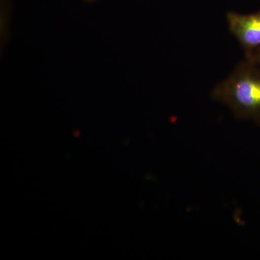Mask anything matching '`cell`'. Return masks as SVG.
I'll return each mask as SVG.
<instances>
[{
  "mask_svg": "<svg viewBox=\"0 0 260 260\" xmlns=\"http://www.w3.org/2000/svg\"><path fill=\"white\" fill-rule=\"evenodd\" d=\"M85 1H87V2H93V1H95V0H85Z\"/></svg>",
  "mask_w": 260,
  "mask_h": 260,
  "instance_id": "4",
  "label": "cell"
},
{
  "mask_svg": "<svg viewBox=\"0 0 260 260\" xmlns=\"http://www.w3.org/2000/svg\"><path fill=\"white\" fill-rule=\"evenodd\" d=\"M211 98L239 119L260 124V66L245 58L213 89Z\"/></svg>",
  "mask_w": 260,
  "mask_h": 260,
  "instance_id": "1",
  "label": "cell"
},
{
  "mask_svg": "<svg viewBox=\"0 0 260 260\" xmlns=\"http://www.w3.org/2000/svg\"><path fill=\"white\" fill-rule=\"evenodd\" d=\"M226 20L229 31L245 54L260 49V11L248 15L229 12Z\"/></svg>",
  "mask_w": 260,
  "mask_h": 260,
  "instance_id": "2",
  "label": "cell"
},
{
  "mask_svg": "<svg viewBox=\"0 0 260 260\" xmlns=\"http://www.w3.org/2000/svg\"><path fill=\"white\" fill-rule=\"evenodd\" d=\"M245 58L260 66V49H256L249 54H245Z\"/></svg>",
  "mask_w": 260,
  "mask_h": 260,
  "instance_id": "3",
  "label": "cell"
}]
</instances>
